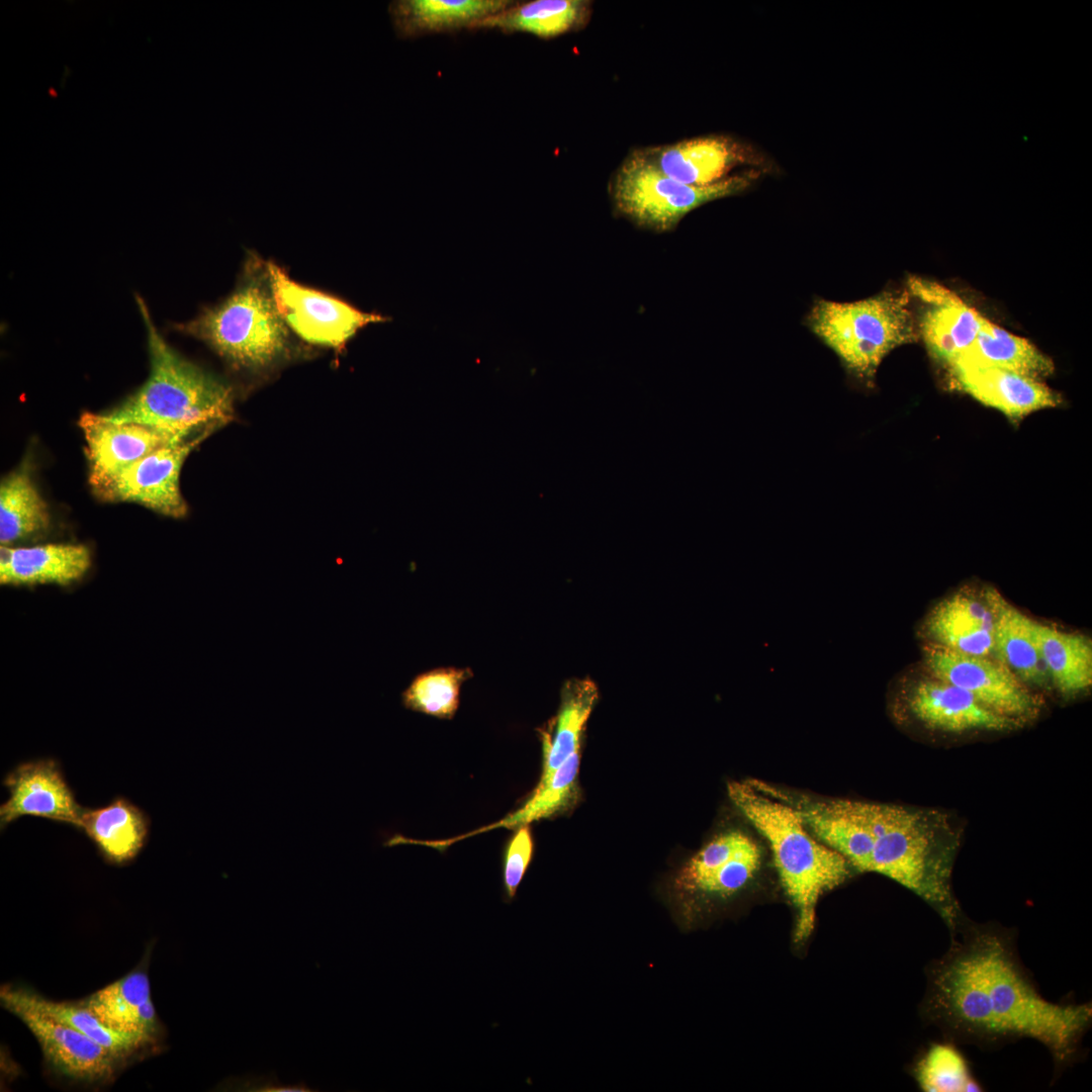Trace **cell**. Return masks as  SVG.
Returning a JSON list of instances; mask_svg holds the SVG:
<instances>
[{
    "label": "cell",
    "instance_id": "1",
    "mask_svg": "<svg viewBox=\"0 0 1092 1092\" xmlns=\"http://www.w3.org/2000/svg\"><path fill=\"white\" fill-rule=\"evenodd\" d=\"M927 967L923 1016L945 1039L997 1048L1028 1038L1051 1054L1055 1074L1081 1057L1092 1004L1044 998L1018 956L1015 932L969 919Z\"/></svg>",
    "mask_w": 1092,
    "mask_h": 1092
},
{
    "label": "cell",
    "instance_id": "2",
    "mask_svg": "<svg viewBox=\"0 0 1092 1092\" xmlns=\"http://www.w3.org/2000/svg\"><path fill=\"white\" fill-rule=\"evenodd\" d=\"M855 870L906 888L941 918L950 936L968 920L952 888L959 826L935 809L855 801Z\"/></svg>",
    "mask_w": 1092,
    "mask_h": 1092
},
{
    "label": "cell",
    "instance_id": "3",
    "mask_svg": "<svg viewBox=\"0 0 1092 1092\" xmlns=\"http://www.w3.org/2000/svg\"><path fill=\"white\" fill-rule=\"evenodd\" d=\"M138 303L148 331L149 377L132 395L100 415L112 423L153 428L174 443L213 433L232 421V387L173 350L156 330L141 297Z\"/></svg>",
    "mask_w": 1092,
    "mask_h": 1092
},
{
    "label": "cell",
    "instance_id": "4",
    "mask_svg": "<svg viewBox=\"0 0 1092 1092\" xmlns=\"http://www.w3.org/2000/svg\"><path fill=\"white\" fill-rule=\"evenodd\" d=\"M727 790L732 803L767 844L795 910L794 941L805 942L815 927L818 901L851 876L850 864L818 839L793 807L759 791L750 780L730 782Z\"/></svg>",
    "mask_w": 1092,
    "mask_h": 1092
},
{
    "label": "cell",
    "instance_id": "5",
    "mask_svg": "<svg viewBox=\"0 0 1092 1092\" xmlns=\"http://www.w3.org/2000/svg\"><path fill=\"white\" fill-rule=\"evenodd\" d=\"M909 296L885 291L853 302L820 300L812 308L810 326L850 375L872 385L883 359L919 338Z\"/></svg>",
    "mask_w": 1092,
    "mask_h": 1092
},
{
    "label": "cell",
    "instance_id": "6",
    "mask_svg": "<svg viewBox=\"0 0 1092 1092\" xmlns=\"http://www.w3.org/2000/svg\"><path fill=\"white\" fill-rule=\"evenodd\" d=\"M763 860V846L750 832L731 827L715 834L670 878L668 897L678 924L690 928L742 894Z\"/></svg>",
    "mask_w": 1092,
    "mask_h": 1092
},
{
    "label": "cell",
    "instance_id": "7",
    "mask_svg": "<svg viewBox=\"0 0 1092 1092\" xmlns=\"http://www.w3.org/2000/svg\"><path fill=\"white\" fill-rule=\"evenodd\" d=\"M765 171L749 169L710 186H692L666 176L640 150L627 157L610 185L617 213L654 233L672 232L694 209L750 187Z\"/></svg>",
    "mask_w": 1092,
    "mask_h": 1092
},
{
    "label": "cell",
    "instance_id": "8",
    "mask_svg": "<svg viewBox=\"0 0 1092 1092\" xmlns=\"http://www.w3.org/2000/svg\"><path fill=\"white\" fill-rule=\"evenodd\" d=\"M180 330L203 340L231 364L248 369L271 364L285 350L288 337L269 282L258 277Z\"/></svg>",
    "mask_w": 1092,
    "mask_h": 1092
},
{
    "label": "cell",
    "instance_id": "9",
    "mask_svg": "<svg viewBox=\"0 0 1092 1092\" xmlns=\"http://www.w3.org/2000/svg\"><path fill=\"white\" fill-rule=\"evenodd\" d=\"M0 1003L28 1028L46 1063L60 1077L75 1083L103 1085L113 1081L126 1066L76 1028L35 1007L20 985H3Z\"/></svg>",
    "mask_w": 1092,
    "mask_h": 1092
},
{
    "label": "cell",
    "instance_id": "10",
    "mask_svg": "<svg viewBox=\"0 0 1092 1092\" xmlns=\"http://www.w3.org/2000/svg\"><path fill=\"white\" fill-rule=\"evenodd\" d=\"M922 656L929 676L965 690L1000 715L1024 724L1040 713V698L993 656L964 654L928 642Z\"/></svg>",
    "mask_w": 1092,
    "mask_h": 1092
},
{
    "label": "cell",
    "instance_id": "11",
    "mask_svg": "<svg viewBox=\"0 0 1092 1092\" xmlns=\"http://www.w3.org/2000/svg\"><path fill=\"white\" fill-rule=\"evenodd\" d=\"M892 704L899 718L945 733L1006 732L1023 725L989 709L965 690L929 675L902 677Z\"/></svg>",
    "mask_w": 1092,
    "mask_h": 1092
},
{
    "label": "cell",
    "instance_id": "12",
    "mask_svg": "<svg viewBox=\"0 0 1092 1092\" xmlns=\"http://www.w3.org/2000/svg\"><path fill=\"white\" fill-rule=\"evenodd\" d=\"M267 278L281 318L307 343L340 348L358 330L386 320L379 314L361 311L339 298L302 286L273 263L267 264Z\"/></svg>",
    "mask_w": 1092,
    "mask_h": 1092
},
{
    "label": "cell",
    "instance_id": "13",
    "mask_svg": "<svg viewBox=\"0 0 1092 1092\" xmlns=\"http://www.w3.org/2000/svg\"><path fill=\"white\" fill-rule=\"evenodd\" d=\"M640 152L663 174L692 186L725 181L741 167L765 172L772 167L768 157L758 149L725 134L697 136Z\"/></svg>",
    "mask_w": 1092,
    "mask_h": 1092
},
{
    "label": "cell",
    "instance_id": "14",
    "mask_svg": "<svg viewBox=\"0 0 1092 1092\" xmlns=\"http://www.w3.org/2000/svg\"><path fill=\"white\" fill-rule=\"evenodd\" d=\"M210 434L153 451L124 468L96 494L105 500L136 503L167 517H185L188 509L180 490V471L189 453Z\"/></svg>",
    "mask_w": 1092,
    "mask_h": 1092
},
{
    "label": "cell",
    "instance_id": "15",
    "mask_svg": "<svg viewBox=\"0 0 1092 1092\" xmlns=\"http://www.w3.org/2000/svg\"><path fill=\"white\" fill-rule=\"evenodd\" d=\"M8 799L0 806V828L23 816L72 825L83 812L57 760L40 758L17 764L3 780Z\"/></svg>",
    "mask_w": 1092,
    "mask_h": 1092
},
{
    "label": "cell",
    "instance_id": "16",
    "mask_svg": "<svg viewBox=\"0 0 1092 1092\" xmlns=\"http://www.w3.org/2000/svg\"><path fill=\"white\" fill-rule=\"evenodd\" d=\"M79 427L86 441L89 482L95 493L130 464L174 443L170 437L153 428L133 423H112L100 414L84 413Z\"/></svg>",
    "mask_w": 1092,
    "mask_h": 1092
},
{
    "label": "cell",
    "instance_id": "17",
    "mask_svg": "<svg viewBox=\"0 0 1092 1092\" xmlns=\"http://www.w3.org/2000/svg\"><path fill=\"white\" fill-rule=\"evenodd\" d=\"M908 286L909 294L928 305L919 324V336L931 355L951 365L975 341L983 315L935 282L912 277Z\"/></svg>",
    "mask_w": 1092,
    "mask_h": 1092
},
{
    "label": "cell",
    "instance_id": "18",
    "mask_svg": "<svg viewBox=\"0 0 1092 1092\" xmlns=\"http://www.w3.org/2000/svg\"><path fill=\"white\" fill-rule=\"evenodd\" d=\"M952 385L979 402L1020 422L1032 413L1057 407L1062 396L1042 381L995 367L953 364Z\"/></svg>",
    "mask_w": 1092,
    "mask_h": 1092
},
{
    "label": "cell",
    "instance_id": "19",
    "mask_svg": "<svg viewBox=\"0 0 1092 1092\" xmlns=\"http://www.w3.org/2000/svg\"><path fill=\"white\" fill-rule=\"evenodd\" d=\"M995 614L985 595L980 599L959 590L939 601L925 617L921 632L932 643L949 650L992 656Z\"/></svg>",
    "mask_w": 1092,
    "mask_h": 1092
},
{
    "label": "cell",
    "instance_id": "20",
    "mask_svg": "<svg viewBox=\"0 0 1092 1092\" xmlns=\"http://www.w3.org/2000/svg\"><path fill=\"white\" fill-rule=\"evenodd\" d=\"M110 1028L159 1044L164 1030L151 997L147 970L138 966L120 979L79 1000Z\"/></svg>",
    "mask_w": 1092,
    "mask_h": 1092
},
{
    "label": "cell",
    "instance_id": "21",
    "mask_svg": "<svg viewBox=\"0 0 1092 1092\" xmlns=\"http://www.w3.org/2000/svg\"><path fill=\"white\" fill-rule=\"evenodd\" d=\"M90 565V551L81 544L1 546L0 582L10 585H66L80 579Z\"/></svg>",
    "mask_w": 1092,
    "mask_h": 1092
},
{
    "label": "cell",
    "instance_id": "22",
    "mask_svg": "<svg viewBox=\"0 0 1092 1092\" xmlns=\"http://www.w3.org/2000/svg\"><path fill=\"white\" fill-rule=\"evenodd\" d=\"M77 829L81 830L109 863L132 861L148 842L150 819L132 802L116 797L99 808H84Z\"/></svg>",
    "mask_w": 1092,
    "mask_h": 1092
},
{
    "label": "cell",
    "instance_id": "23",
    "mask_svg": "<svg viewBox=\"0 0 1092 1092\" xmlns=\"http://www.w3.org/2000/svg\"><path fill=\"white\" fill-rule=\"evenodd\" d=\"M512 3L508 0H400L390 4L389 13L399 36L416 37L472 29L477 22Z\"/></svg>",
    "mask_w": 1092,
    "mask_h": 1092
},
{
    "label": "cell",
    "instance_id": "24",
    "mask_svg": "<svg viewBox=\"0 0 1092 1092\" xmlns=\"http://www.w3.org/2000/svg\"><path fill=\"white\" fill-rule=\"evenodd\" d=\"M986 595L995 614L992 656L1008 666L1024 684L1052 685L1038 650L1031 618L1008 604L995 590Z\"/></svg>",
    "mask_w": 1092,
    "mask_h": 1092
},
{
    "label": "cell",
    "instance_id": "25",
    "mask_svg": "<svg viewBox=\"0 0 1092 1092\" xmlns=\"http://www.w3.org/2000/svg\"><path fill=\"white\" fill-rule=\"evenodd\" d=\"M579 760L580 749L567 757L544 785L536 787L530 798L519 809L498 821L449 839L416 840L407 838L406 843L443 850L459 840L482 832L498 828L518 829L529 826L535 821L563 813L574 805L579 796L577 784Z\"/></svg>",
    "mask_w": 1092,
    "mask_h": 1092
},
{
    "label": "cell",
    "instance_id": "26",
    "mask_svg": "<svg viewBox=\"0 0 1092 1092\" xmlns=\"http://www.w3.org/2000/svg\"><path fill=\"white\" fill-rule=\"evenodd\" d=\"M598 698V687L589 678L565 681L557 715L547 731H541L543 765L536 787L544 785L567 757L580 749L582 732Z\"/></svg>",
    "mask_w": 1092,
    "mask_h": 1092
},
{
    "label": "cell",
    "instance_id": "27",
    "mask_svg": "<svg viewBox=\"0 0 1092 1092\" xmlns=\"http://www.w3.org/2000/svg\"><path fill=\"white\" fill-rule=\"evenodd\" d=\"M953 364L1000 368L1038 381L1055 372L1053 360L1033 344L984 316L975 341Z\"/></svg>",
    "mask_w": 1092,
    "mask_h": 1092
},
{
    "label": "cell",
    "instance_id": "28",
    "mask_svg": "<svg viewBox=\"0 0 1092 1092\" xmlns=\"http://www.w3.org/2000/svg\"><path fill=\"white\" fill-rule=\"evenodd\" d=\"M589 8L590 3L583 0L513 2L503 11L477 22L472 29L527 32L541 38H551L583 26L588 19Z\"/></svg>",
    "mask_w": 1092,
    "mask_h": 1092
},
{
    "label": "cell",
    "instance_id": "29",
    "mask_svg": "<svg viewBox=\"0 0 1092 1092\" xmlns=\"http://www.w3.org/2000/svg\"><path fill=\"white\" fill-rule=\"evenodd\" d=\"M1033 631L1052 685L1063 696L1088 690L1092 685L1091 639L1037 621H1033Z\"/></svg>",
    "mask_w": 1092,
    "mask_h": 1092
},
{
    "label": "cell",
    "instance_id": "30",
    "mask_svg": "<svg viewBox=\"0 0 1092 1092\" xmlns=\"http://www.w3.org/2000/svg\"><path fill=\"white\" fill-rule=\"evenodd\" d=\"M51 524L49 508L27 468L4 477L0 485V543L9 546L46 532Z\"/></svg>",
    "mask_w": 1092,
    "mask_h": 1092
},
{
    "label": "cell",
    "instance_id": "31",
    "mask_svg": "<svg viewBox=\"0 0 1092 1092\" xmlns=\"http://www.w3.org/2000/svg\"><path fill=\"white\" fill-rule=\"evenodd\" d=\"M23 991L28 1000L39 1010L76 1028L125 1065L158 1048L145 1037L110 1028L79 1000L55 1001L28 987H23Z\"/></svg>",
    "mask_w": 1092,
    "mask_h": 1092
},
{
    "label": "cell",
    "instance_id": "32",
    "mask_svg": "<svg viewBox=\"0 0 1092 1092\" xmlns=\"http://www.w3.org/2000/svg\"><path fill=\"white\" fill-rule=\"evenodd\" d=\"M912 1072L919 1089L924 1092L984 1090L966 1056L948 1039L930 1042L917 1058Z\"/></svg>",
    "mask_w": 1092,
    "mask_h": 1092
},
{
    "label": "cell",
    "instance_id": "33",
    "mask_svg": "<svg viewBox=\"0 0 1092 1092\" xmlns=\"http://www.w3.org/2000/svg\"><path fill=\"white\" fill-rule=\"evenodd\" d=\"M472 676L469 668L443 667L416 676L402 693L405 708L441 719H451L460 702V690Z\"/></svg>",
    "mask_w": 1092,
    "mask_h": 1092
},
{
    "label": "cell",
    "instance_id": "34",
    "mask_svg": "<svg viewBox=\"0 0 1092 1092\" xmlns=\"http://www.w3.org/2000/svg\"><path fill=\"white\" fill-rule=\"evenodd\" d=\"M533 855V840L529 826L518 828L511 839L504 858V896L511 902L517 894Z\"/></svg>",
    "mask_w": 1092,
    "mask_h": 1092
},
{
    "label": "cell",
    "instance_id": "35",
    "mask_svg": "<svg viewBox=\"0 0 1092 1092\" xmlns=\"http://www.w3.org/2000/svg\"><path fill=\"white\" fill-rule=\"evenodd\" d=\"M234 1085H229L230 1090L256 1091V1092H307L311 1091L304 1083L294 1085L282 1084L274 1074L268 1076H251L230 1080Z\"/></svg>",
    "mask_w": 1092,
    "mask_h": 1092
}]
</instances>
